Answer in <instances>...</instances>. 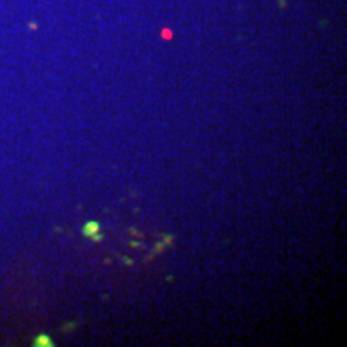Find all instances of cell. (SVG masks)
Masks as SVG:
<instances>
[{
  "label": "cell",
  "instance_id": "obj_1",
  "mask_svg": "<svg viewBox=\"0 0 347 347\" xmlns=\"http://www.w3.org/2000/svg\"><path fill=\"white\" fill-rule=\"evenodd\" d=\"M82 233L90 238L92 241H102L103 239V235L100 233V224L95 222V220H90V222H87L84 227H82Z\"/></svg>",
  "mask_w": 347,
  "mask_h": 347
},
{
  "label": "cell",
  "instance_id": "obj_2",
  "mask_svg": "<svg viewBox=\"0 0 347 347\" xmlns=\"http://www.w3.org/2000/svg\"><path fill=\"white\" fill-rule=\"evenodd\" d=\"M32 344L37 346V347H52V346H53L50 336H47V335H39V336L34 339V343H32Z\"/></svg>",
  "mask_w": 347,
  "mask_h": 347
}]
</instances>
